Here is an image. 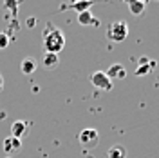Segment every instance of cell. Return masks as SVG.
<instances>
[{
	"label": "cell",
	"mask_w": 159,
	"mask_h": 158,
	"mask_svg": "<svg viewBox=\"0 0 159 158\" xmlns=\"http://www.w3.org/2000/svg\"><path fill=\"white\" fill-rule=\"evenodd\" d=\"M42 46H43L45 53L60 55V51L65 47L63 31L60 27H56V26H52V24H47V29L43 31V35H42Z\"/></svg>",
	"instance_id": "1"
},
{
	"label": "cell",
	"mask_w": 159,
	"mask_h": 158,
	"mask_svg": "<svg viewBox=\"0 0 159 158\" xmlns=\"http://www.w3.org/2000/svg\"><path fill=\"white\" fill-rule=\"evenodd\" d=\"M127 37H129V26L123 20L112 22L109 26V29H107V38L110 42H123Z\"/></svg>",
	"instance_id": "2"
},
{
	"label": "cell",
	"mask_w": 159,
	"mask_h": 158,
	"mask_svg": "<svg viewBox=\"0 0 159 158\" xmlns=\"http://www.w3.org/2000/svg\"><path fill=\"white\" fill-rule=\"evenodd\" d=\"M78 142L85 149H94L96 146H98V142H99V133L96 131V129H92V127L81 129L80 135H78Z\"/></svg>",
	"instance_id": "3"
},
{
	"label": "cell",
	"mask_w": 159,
	"mask_h": 158,
	"mask_svg": "<svg viewBox=\"0 0 159 158\" xmlns=\"http://www.w3.org/2000/svg\"><path fill=\"white\" fill-rule=\"evenodd\" d=\"M90 84L99 91H110L112 89V80L105 75V71H94L90 75Z\"/></svg>",
	"instance_id": "4"
},
{
	"label": "cell",
	"mask_w": 159,
	"mask_h": 158,
	"mask_svg": "<svg viewBox=\"0 0 159 158\" xmlns=\"http://www.w3.org/2000/svg\"><path fill=\"white\" fill-rule=\"evenodd\" d=\"M105 75H107L110 80H114V78L116 80H123L125 77H127V69H125L121 64H112L109 69L105 71Z\"/></svg>",
	"instance_id": "5"
},
{
	"label": "cell",
	"mask_w": 159,
	"mask_h": 158,
	"mask_svg": "<svg viewBox=\"0 0 159 158\" xmlns=\"http://www.w3.org/2000/svg\"><path fill=\"white\" fill-rule=\"evenodd\" d=\"M25 133H27V124H25L24 120H15V122L11 124V136H13V138L20 140Z\"/></svg>",
	"instance_id": "6"
},
{
	"label": "cell",
	"mask_w": 159,
	"mask_h": 158,
	"mask_svg": "<svg viewBox=\"0 0 159 158\" xmlns=\"http://www.w3.org/2000/svg\"><path fill=\"white\" fill-rule=\"evenodd\" d=\"M4 151L7 153V155H13V153H18L20 149H22V142L18 138H13V136H7V138L4 140Z\"/></svg>",
	"instance_id": "7"
},
{
	"label": "cell",
	"mask_w": 159,
	"mask_h": 158,
	"mask_svg": "<svg viewBox=\"0 0 159 158\" xmlns=\"http://www.w3.org/2000/svg\"><path fill=\"white\" fill-rule=\"evenodd\" d=\"M154 67H156V62H150V58L143 57L141 62H139V66H138V69H136V75H138V77H145V75H148Z\"/></svg>",
	"instance_id": "8"
},
{
	"label": "cell",
	"mask_w": 159,
	"mask_h": 158,
	"mask_svg": "<svg viewBox=\"0 0 159 158\" xmlns=\"http://www.w3.org/2000/svg\"><path fill=\"white\" fill-rule=\"evenodd\" d=\"M127 6H129L130 15H134V17H141L147 9V2H141V0H130Z\"/></svg>",
	"instance_id": "9"
},
{
	"label": "cell",
	"mask_w": 159,
	"mask_h": 158,
	"mask_svg": "<svg viewBox=\"0 0 159 158\" xmlns=\"http://www.w3.org/2000/svg\"><path fill=\"white\" fill-rule=\"evenodd\" d=\"M58 64H60V57L58 55H52V53H45L43 58H42V66L47 67V69H54V67H58Z\"/></svg>",
	"instance_id": "10"
},
{
	"label": "cell",
	"mask_w": 159,
	"mask_h": 158,
	"mask_svg": "<svg viewBox=\"0 0 159 158\" xmlns=\"http://www.w3.org/2000/svg\"><path fill=\"white\" fill-rule=\"evenodd\" d=\"M107 156L109 158H127V149H125V146H121V144H114L107 151Z\"/></svg>",
	"instance_id": "11"
},
{
	"label": "cell",
	"mask_w": 159,
	"mask_h": 158,
	"mask_svg": "<svg viewBox=\"0 0 159 158\" xmlns=\"http://www.w3.org/2000/svg\"><path fill=\"white\" fill-rule=\"evenodd\" d=\"M20 71L24 73V75H33L34 71H36V60L27 57V58L22 60V64H20Z\"/></svg>",
	"instance_id": "12"
},
{
	"label": "cell",
	"mask_w": 159,
	"mask_h": 158,
	"mask_svg": "<svg viewBox=\"0 0 159 158\" xmlns=\"http://www.w3.org/2000/svg\"><path fill=\"white\" fill-rule=\"evenodd\" d=\"M94 6V2H72V4H69V6H61V9H65V7H70V9L78 11L80 13H85V11H90V7Z\"/></svg>",
	"instance_id": "13"
},
{
	"label": "cell",
	"mask_w": 159,
	"mask_h": 158,
	"mask_svg": "<svg viewBox=\"0 0 159 158\" xmlns=\"http://www.w3.org/2000/svg\"><path fill=\"white\" fill-rule=\"evenodd\" d=\"M78 24L80 26H98V20L94 18V15L90 11H85V13L78 15Z\"/></svg>",
	"instance_id": "14"
},
{
	"label": "cell",
	"mask_w": 159,
	"mask_h": 158,
	"mask_svg": "<svg viewBox=\"0 0 159 158\" xmlns=\"http://www.w3.org/2000/svg\"><path fill=\"white\" fill-rule=\"evenodd\" d=\"M9 46V37L7 33H0V49H6Z\"/></svg>",
	"instance_id": "15"
},
{
	"label": "cell",
	"mask_w": 159,
	"mask_h": 158,
	"mask_svg": "<svg viewBox=\"0 0 159 158\" xmlns=\"http://www.w3.org/2000/svg\"><path fill=\"white\" fill-rule=\"evenodd\" d=\"M36 24V20L34 18H27V26H34Z\"/></svg>",
	"instance_id": "16"
},
{
	"label": "cell",
	"mask_w": 159,
	"mask_h": 158,
	"mask_svg": "<svg viewBox=\"0 0 159 158\" xmlns=\"http://www.w3.org/2000/svg\"><path fill=\"white\" fill-rule=\"evenodd\" d=\"M4 89V78H2V75H0V91Z\"/></svg>",
	"instance_id": "17"
},
{
	"label": "cell",
	"mask_w": 159,
	"mask_h": 158,
	"mask_svg": "<svg viewBox=\"0 0 159 158\" xmlns=\"http://www.w3.org/2000/svg\"><path fill=\"white\" fill-rule=\"evenodd\" d=\"M6 158H11V156H6Z\"/></svg>",
	"instance_id": "18"
}]
</instances>
